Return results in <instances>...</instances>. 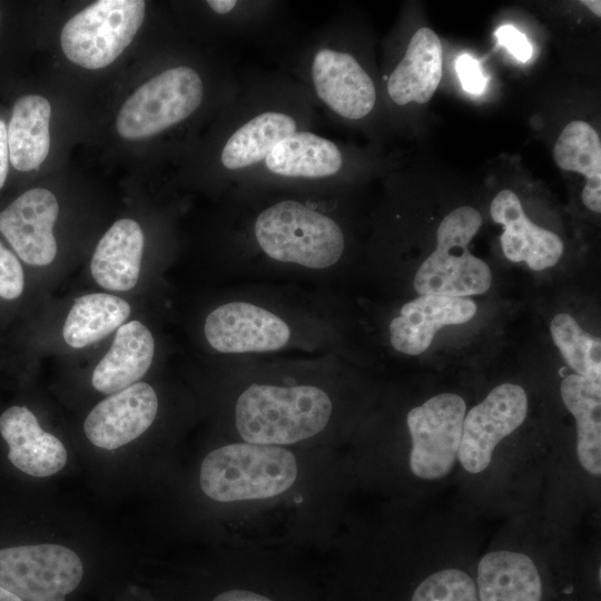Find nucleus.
Returning a JSON list of instances; mask_svg holds the SVG:
<instances>
[{"label": "nucleus", "mask_w": 601, "mask_h": 601, "mask_svg": "<svg viewBox=\"0 0 601 601\" xmlns=\"http://www.w3.org/2000/svg\"><path fill=\"white\" fill-rule=\"evenodd\" d=\"M229 189L236 248L315 270L342 259L346 235L333 213L335 194L255 186Z\"/></svg>", "instance_id": "obj_1"}, {"label": "nucleus", "mask_w": 601, "mask_h": 601, "mask_svg": "<svg viewBox=\"0 0 601 601\" xmlns=\"http://www.w3.org/2000/svg\"><path fill=\"white\" fill-rule=\"evenodd\" d=\"M318 111L286 71L239 73L237 92L221 111L214 145V175L225 188L257 167L290 134L314 129Z\"/></svg>", "instance_id": "obj_2"}, {"label": "nucleus", "mask_w": 601, "mask_h": 601, "mask_svg": "<svg viewBox=\"0 0 601 601\" xmlns=\"http://www.w3.org/2000/svg\"><path fill=\"white\" fill-rule=\"evenodd\" d=\"M292 73L316 110L338 122L365 120L377 104V88L357 55L348 48L339 21H327L292 53Z\"/></svg>", "instance_id": "obj_3"}, {"label": "nucleus", "mask_w": 601, "mask_h": 601, "mask_svg": "<svg viewBox=\"0 0 601 601\" xmlns=\"http://www.w3.org/2000/svg\"><path fill=\"white\" fill-rule=\"evenodd\" d=\"M332 411L329 396L317 386L255 383L238 396L235 423L246 443L279 446L321 433Z\"/></svg>", "instance_id": "obj_4"}, {"label": "nucleus", "mask_w": 601, "mask_h": 601, "mask_svg": "<svg viewBox=\"0 0 601 601\" xmlns=\"http://www.w3.org/2000/svg\"><path fill=\"white\" fill-rule=\"evenodd\" d=\"M296 477L297 463L290 451L245 442L208 453L200 466L199 482L211 500L235 502L279 495Z\"/></svg>", "instance_id": "obj_5"}, {"label": "nucleus", "mask_w": 601, "mask_h": 601, "mask_svg": "<svg viewBox=\"0 0 601 601\" xmlns=\"http://www.w3.org/2000/svg\"><path fill=\"white\" fill-rule=\"evenodd\" d=\"M349 159L347 149L337 141L313 129L298 130L277 142L257 167L233 186L336 194L349 175Z\"/></svg>", "instance_id": "obj_6"}, {"label": "nucleus", "mask_w": 601, "mask_h": 601, "mask_svg": "<svg viewBox=\"0 0 601 601\" xmlns=\"http://www.w3.org/2000/svg\"><path fill=\"white\" fill-rule=\"evenodd\" d=\"M481 225V214L470 206L459 207L443 218L436 230L435 250L414 277L420 295L469 297L490 288V267L467 249Z\"/></svg>", "instance_id": "obj_7"}, {"label": "nucleus", "mask_w": 601, "mask_h": 601, "mask_svg": "<svg viewBox=\"0 0 601 601\" xmlns=\"http://www.w3.org/2000/svg\"><path fill=\"white\" fill-rule=\"evenodd\" d=\"M208 93L204 76L194 66L166 68L126 100L117 117V130L126 139L159 135L200 111Z\"/></svg>", "instance_id": "obj_8"}, {"label": "nucleus", "mask_w": 601, "mask_h": 601, "mask_svg": "<svg viewBox=\"0 0 601 601\" xmlns=\"http://www.w3.org/2000/svg\"><path fill=\"white\" fill-rule=\"evenodd\" d=\"M142 0H99L66 22L65 56L86 69L107 67L130 45L145 17Z\"/></svg>", "instance_id": "obj_9"}, {"label": "nucleus", "mask_w": 601, "mask_h": 601, "mask_svg": "<svg viewBox=\"0 0 601 601\" xmlns=\"http://www.w3.org/2000/svg\"><path fill=\"white\" fill-rule=\"evenodd\" d=\"M85 581V566L72 550L31 544L0 550V587L22 601H69Z\"/></svg>", "instance_id": "obj_10"}, {"label": "nucleus", "mask_w": 601, "mask_h": 601, "mask_svg": "<svg viewBox=\"0 0 601 601\" xmlns=\"http://www.w3.org/2000/svg\"><path fill=\"white\" fill-rule=\"evenodd\" d=\"M463 397L442 393L412 408L406 417L412 437L410 467L425 480L446 475L455 464L465 416Z\"/></svg>", "instance_id": "obj_11"}, {"label": "nucleus", "mask_w": 601, "mask_h": 601, "mask_svg": "<svg viewBox=\"0 0 601 601\" xmlns=\"http://www.w3.org/2000/svg\"><path fill=\"white\" fill-rule=\"evenodd\" d=\"M528 397L516 384L494 387L464 416L457 459L470 473L484 471L496 444L516 430L525 420Z\"/></svg>", "instance_id": "obj_12"}, {"label": "nucleus", "mask_w": 601, "mask_h": 601, "mask_svg": "<svg viewBox=\"0 0 601 601\" xmlns=\"http://www.w3.org/2000/svg\"><path fill=\"white\" fill-rule=\"evenodd\" d=\"M204 333L219 353H265L285 347L290 326L280 316L259 305L234 300L213 309L206 317Z\"/></svg>", "instance_id": "obj_13"}, {"label": "nucleus", "mask_w": 601, "mask_h": 601, "mask_svg": "<svg viewBox=\"0 0 601 601\" xmlns=\"http://www.w3.org/2000/svg\"><path fill=\"white\" fill-rule=\"evenodd\" d=\"M58 213L55 195L45 188H33L0 213V231L23 262L45 266L57 254L52 229Z\"/></svg>", "instance_id": "obj_14"}, {"label": "nucleus", "mask_w": 601, "mask_h": 601, "mask_svg": "<svg viewBox=\"0 0 601 601\" xmlns=\"http://www.w3.org/2000/svg\"><path fill=\"white\" fill-rule=\"evenodd\" d=\"M157 411L155 390L137 382L99 402L85 421V434L95 446L115 450L140 436Z\"/></svg>", "instance_id": "obj_15"}, {"label": "nucleus", "mask_w": 601, "mask_h": 601, "mask_svg": "<svg viewBox=\"0 0 601 601\" xmlns=\"http://www.w3.org/2000/svg\"><path fill=\"white\" fill-rule=\"evenodd\" d=\"M477 306L469 297L420 295L404 304L390 323V342L400 353L418 355L432 343L443 326L471 321Z\"/></svg>", "instance_id": "obj_16"}, {"label": "nucleus", "mask_w": 601, "mask_h": 601, "mask_svg": "<svg viewBox=\"0 0 601 601\" xmlns=\"http://www.w3.org/2000/svg\"><path fill=\"white\" fill-rule=\"evenodd\" d=\"M490 214L504 228L500 239L509 260L524 262L533 270H543L561 258L564 249L562 239L555 233L533 224L512 190H501L493 198Z\"/></svg>", "instance_id": "obj_17"}, {"label": "nucleus", "mask_w": 601, "mask_h": 601, "mask_svg": "<svg viewBox=\"0 0 601 601\" xmlns=\"http://www.w3.org/2000/svg\"><path fill=\"white\" fill-rule=\"evenodd\" d=\"M443 72V48L430 28H420L411 37L400 61L385 77L388 99L398 107L425 104L434 95Z\"/></svg>", "instance_id": "obj_18"}, {"label": "nucleus", "mask_w": 601, "mask_h": 601, "mask_svg": "<svg viewBox=\"0 0 601 601\" xmlns=\"http://www.w3.org/2000/svg\"><path fill=\"white\" fill-rule=\"evenodd\" d=\"M0 433L9 446V461L28 475L51 476L67 462L65 445L43 431L26 406H11L1 414Z\"/></svg>", "instance_id": "obj_19"}, {"label": "nucleus", "mask_w": 601, "mask_h": 601, "mask_svg": "<svg viewBox=\"0 0 601 601\" xmlns=\"http://www.w3.org/2000/svg\"><path fill=\"white\" fill-rule=\"evenodd\" d=\"M154 353V337L142 323L122 324L110 349L93 370V387L111 395L137 383L149 370Z\"/></svg>", "instance_id": "obj_20"}, {"label": "nucleus", "mask_w": 601, "mask_h": 601, "mask_svg": "<svg viewBox=\"0 0 601 601\" xmlns=\"http://www.w3.org/2000/svg\"><path fill=\"white\" fill-rule=\"evenodd\" d=\"M144 234L137 221L117 220L100 238L90 263L91 275L104 288L129 290L138 282Z\"/></svg>", "instance_id": "obj_21"}, {"label": "nucleus", "mask_w": 601, "mask_h": 601, "mask_svg": "<svg viewBox=\"0 0 601 601\" xmlns=\"http://www.w3.org/2000/svg\"><path fill=\"white\" fill-rule=\"evenodd\" d=\"M479 601H541L542 580L528 555L512 551L485 554L477 566Z\"/></svg>", "instance_id": "obj_22"}, {"label": "nucleus", "mask_w": 601, "mask_h": 601, "mask_svg": "<svg viewBox=\"0 0 601 601\" xmlns=\"http://www.w3.org/2000/svg\"><path fill=\"white\" fill-rule=\"evenodd\" d=\"M50 115V104L42 96L27 95L16 101L7 138L9 159L17 170L36 169L47 158Z\"/></svg>", "instance_id": "obj_23"}, {"label": "nucleus", "mask_w": 601, "mask_h": 601, "mask_svg": "<svg viewBox=\"0 0 601 601\" xmlns=\"http://www.w3.org/2000/svg\"><path fill=\"white\" fill-rule=\"evenodd\" d=\"M561 397L577 422V453L581 465L593 475L601 473V384L578 374L561 383Z\"/></svg>", "instance_id": "obj_24"}, {"label": "nucleus", "mask_w": 601, "mask_h": 601, "mask_svg": "<svg viewBox=\"0 0 601 601\" xmlns=\"http://www.w3.org/2000/svg\"><path fill=\"white\" fill-rule=\"evenodd\" d=\"M553 158L559 168L585 177L582 201L590 210L600 213L601 141L597 130L585 121H570L554 145Z\"/></svg>", "instance_id": "obj_25"}, {"label": "nucleus", "mask_w": 601, "mask_h": 601, "mask_svg": "<svg viewBox=\"0 0 601 601\" xmlns=\"http://www.w3.org/2000/svg\"><path fill=\"white\" fill-rule=\"evenodd\" d=\"M130 315V305L122 298L92 293L75 299L62 331L65 342L81 348L118 329Z\"/></svg>", "instance_id": "obj_26"}, {"label": "nucleus", "mask_w": 601, "mask_h": 601, "mask_svg": "<svg viewBox=\"0 0 601 601\" xmlns=\"http://www.w3.org/2000/svg\"><path fill=\"white\" fill-rule=\"evenodd\" d=\"M552 339L566 364L595 384H601V341L585 332L570 314L555 315L550 324Z\"/></svg>", "instance_id": "obj_27"}, {"label": "nucleus", "mask_w": 601, "mask_h": 601, "mask_svg": "<svg viewBox=\"0 0 601 601\" xmlns=\"http://www.w3.org/2000/svg\"><path fill=\"white\" fill-rule=\"evenodd\" d=\"M411 601H479L476 584L460 569H444L423 580Z\"/></svg>", "instance_id": "obj_28"}, {"label": "nucleus", "mask_w": 601, "mask_h": 601, "mask_svg": "<svg viewBox=\"0 0 601 601\" xmlns=\"http://www.w3.org/2000/svg\"><path fill=\"white\" fill-rule=\"evenodd\" d=\"M24 287L22 267L17 257L0 243V297L14 299Z\"/></svg>", "instance_id": "obj_29"}, {"label": "nucleus", "mask_w": 601, "mask_h": 601, "mask_svg": "<svg viewBox=\"0 0 601 601\" xmlns=\"http://www.w3.org/2000/svg\"><path fill=\"white\" fill-rule=\"evenodd\" d=\"M455 70L466 92L473 95L483 92L487 79L477 59L466 53L461 55L455 61Z\"/></svg>", "instance_id": "obj_30"}, {"label": "nucleus", "mask_w": 601, "mask_h": 601, "mask_svg": "<svg viewBox=\"0 0 601 601\" xmlns=\"http://www.w3.org/2000/svg\"><path fill=\"white\" fill-rule=\"evenodd\" d=\"M497 43L504 47L514 58L525 62L533 55V48L526 36L512 24L501 26L495 31Z\"/></svg>", "instance_id": "obj_31"}, {"label": "nucleus", "mask_w": 601, "mask_h": 601, "mask_svg": "<svg viewBox=\"0 0 601 601\" xmlns=\"http://www.w3.org/2000/svg\"><path fill=\"white\" fill-rule=\"evenodd\" d=\"M9 147L7 138V127L0 120V188L3 186L8 174Z\"/></svg>", "instance_id": "obj_32"}, {"label": "nucleus", "mask_w": 601, "mask_h": 601, "mask_svg": "<svg viewBox=\"0 0 601 601\" xmlns=\"http://www.w3.org/2000/svg\"><path fill=\"white\" fill-rule=\"evenodd\" d=\"M581 3L588 7L595 16H601V2L599 0H583Z\"/></svg>", "instance_id": "obj_33"}, {"label": "nucleus", "mask_w": 601, "mask_h": 601, "mask_svg": "<svg viewBox=\"0 0 601 601\" xmlns=\"http://www.w3.org/2000/svg\"><path fill=\"white\" fill-rule=\"evenodd\" d=\"M0 601H22V600L16 594L0 587Z\"/></svg>", "instance_id": "obj_34"}]
</instances>
